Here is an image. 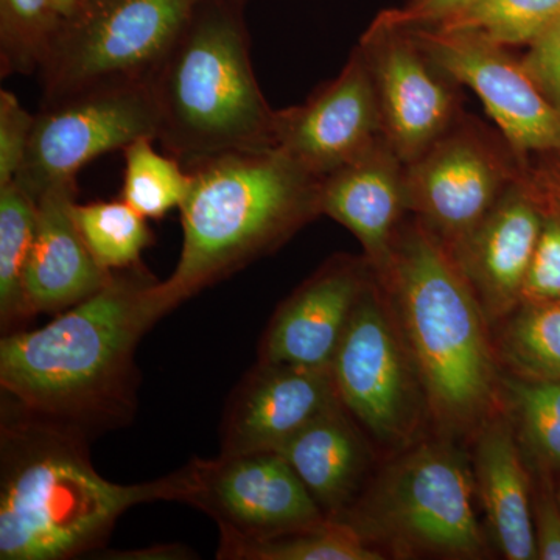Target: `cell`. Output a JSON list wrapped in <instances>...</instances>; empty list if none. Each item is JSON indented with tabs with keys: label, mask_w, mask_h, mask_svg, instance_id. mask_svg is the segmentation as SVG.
I'll return each instance as SVG.
<instances>
[{
	"label": "cell",
	"mask_w": 560,
	"mask_h": 560,
	"mask_svg": "<svg viewBox=\"0 0 560 560\" xmlns=\"http://www.w3.org/2000/svg\"><path fill=\"white\" fill-rule=\"evenodd\" d=\"M160 282L138 264L38 330L0 341V388L24 410L84 431L128 425L138 408L136 349L172 312Z\"/></svg>",
	"instance_id": "1"
},
{
	"label": "cell",
	"mask_w": 560,
	"mask_h": 560,
	"mask_svg": "<svg viewBox=\"0 0 560 560\" xmlns=\"http://www.w3.org/2000/svg\"><path fill=\"white\" fill-rule=\"evenodd\" d=\"M90 434L2 396L0 559L65 560L102 548L136 504L180 501L183 470L117 485L92 464Z\"/></svg>",
	"instance_id": "2"
},
{
	"label": "cell",
	"mask_w": 560,
	"mask_h": 560,
	"mask_svg": "<svg viewBox=\"0 0 560 560\" xmlns=\"http://www.w3.org/2000/svg\"><path fill=\"white\" fill-rule=\"evenodd\" d=\"M442 438L475 434L501 410L492 326L458 261L416 217L375 268Z\"/></svg>",
	"instance_id": "3"
},
{
	"label": "cell",
	"mask_w": 560,
	"mask_h": 560,
	"mask_svg": "<svg viewBox=\"0 0 560 560\" xmlns=\"http://www.w3.org/2000/svg\"><path fill=\"white\" fill-rule=\"evenodd\" d=\"M183 248L161 280L171 308L280 246L320 217L319 176L278 149L243 150L187 165Z\"/></svg>",
	"instance_id": "4"
},
{
	"label": "cell",
	"mask_w": 560,
	"mask_h": 560,
	"mask_svg": "<svg viewBox=\"0 0 560 560\" xmlns=\"http://www.w3.org/2000/svg\"><path fill=\"white\" fill-rule=\"evenodd\" d=\"M165 153L184 165L232 153L275 149L276 113L250 61L241 11L202 0L150 80Z\"/></svg>",
	"instance_id": "5"
},
{
	"label": "cell",
	"mask_w": 560,
	"mask_h": 560,
	"mask_svg": "<svg viewBox=\"0 0 560 560\" xmlns=\"http://www.w3.org/2000/svg\"><path fill=\"white\" fill-rule=\"evenodd\" d=\"M474 467L451 442H416L366 482L338 521L394 558L482 559Z\"/></svg>",
	"instance_id": "6"
},
{
	"label": "cell",
	"mask_w": 560,
	"mask_h": 560,
	"mask_svg": "<svg viewBox=\"0 0 560 560\" xmlns=\"http://www.w3.org/2000/svg\"><path fill=\"white\" fill-rule=\"evenodd\" d=\"M202 0H81L39 69L43 105L101 84L150 81Z\"/></svg>",
	"instance_id": "7"
},
{
	"label": "cell",
	"mask_w": 560,
	"mask_h": 560,
	"mask_svg": "<svg viewBox=\"0 0 560 560\" xmlns=\"http://www.w3.org/2000/svg\"><path fill=\"white\" fill-rule=\"evenodd\" d=\"M338 399L375 444L400 452L430 419L425 390L374 271L330 363Z\"/></svg>",
	"instance_id": "8"
},
{
	"label": "cell",
	"mask_w": 560,
	"mask_h": 560,
	"mask_svg": "<svg viewBox=\"0 0 560 560\" xmlns=\"http://www.w3.org/2000/svg\"><path fill=\"white\" fill-rule=\"evenodd\" d=\"M529 167L530 158L499 128L463 110L436 142L408 162V209L455 254Z\"/></svg>",
	"instance_id": "9"
},
{
	"label": "cell",
	"mask_w": 560,
	"mask_h": 560,
	"mask_svg": "<svg viewBox=\"0 0 560 560\" xmlns=\"http://www.w3.org/2000/svg\"><path fill=\"white\" fill-rule=\"evenodd\" d=\"M160 113L150 81L101 84L40 106L16 180L35 200L55 184L136 140L160 136Z\"/></svg>",
	"instance_id": "10"
},
{
	"label": "cell",
	"mask_w": 560,
	"mask_h": 560,
	"mask_svg": "<svg viewBox=\"0 0 560 560\" xmlns=\"http://www.w3.org/2000/svg\"><path fill=\"white\" fill-rule=\"evenodd\" d=\"M357 47L374 83L383 138L408 164L458 119L463 86L431 60L410 25L390 10L377 14Z\"/></svg>",
	"instance_id": "11"
},
{
	"label": "cell",
	"mask_w": 560,
	"mask_h": 560,
	"mask_svg": "<svg viewBox=\"0 0 560 560\" xmlns=\"http://www.w3.org/2000/svg\"><path fill=\"white\" fill-rule=\"evenodd\" d=\"M180 470V503L208 514L223 536L261 539L327 521L278 452L194 458Z\"/></svg>",
	"instance_id": "12"
},
{
	"label": "cell",
	"mask_w": 560,
	"mask_h": 560,
	"mask_svg": "<svg viewBox=\"0 0 560 560\" xmlns=\"http://www.w3.org/2000/svg\"><path fill=\"white\" fill-rule=\"evenodd\" d=\"M407 25L431 60L478 95L490 119L518 153L528 158L560 153L559 110L506 47L474 33Z\"/></svg>",
	"instance_id": "13"
},
{
	"label": "cell",
	"mask_w": 560,
	"mask_h": 560,
	"mask_svg": "<svg viewBox=\"0 0 560 560\" xmlns=\"http://www.w3.org/2000/svg\"><path fill=\"white\" fill-rule=\"evenodd\" d=\"M381 109L359 47L304 103L276 113L275 149L324 178L382 138Z\"/></svg>",
	"instance_id": "14"
},
{
	"label": "cell",
	"mask_w": 560,
	"mask_h": 560,
	"mask_svg": "<svg viewBox=\"0 0 560 560\" xmlns=\"http://www.w3.org/2000/svg\"><path fill=\"white\" fill-rule=\"evenodd\" d=\"M330 368L257 361L232 390L220 425V455L278 452L334 405Z\"/></svg>",
	"instance_id": "15"
},
{
	"label": "cell",
	"mask_w": 560,
	"mask_h": 560,
	"mask_svg": "<svg viewBox=\"0 0 560 560\" xmlns=\"http://www.w3.org/2000/svg\"><path fill=\"white\" fill-rule=\"evenodd\" d=\"M371 272L364 256L329 257L279 305L261 337L257 361L330 368Z\"/></svg>",
	"instance_id": "16"
},
{
	"label": "cell",
	"mask_w": 560,
	"mask_h": 560,
	"mask_svg": "<svg viewBox=\"0 0 560 560\" xmlns=\"http://www.w3.org/2000/svg\"><path fill=\"white\" fill-rule=\"evenodd\" d=\"M540 228L539 191L530 165L453 254L492 329L522 304Z\"/></svg>",
	"instance_id": "17"
},
{
	"label": "cell",
	"mask_w": 560,
	"mask_h": 560,
	"mask_svg": "<svg viewBox=\"0 0 560 560\" xmlns=\"http://www.w3.org/2000/svg\"><path fill=\"white\" fill-rule=\"evenodd\" d=\"M77 180L55 184L36 200L38 221L24 275L31 316L58 315L113 278L88 248L75 220Z\"/></svg>",
	"instance_id": "18"
},
{
	"label": "cell",
	"mask_w": 560,
	"mask_h": 560,
	"mask_svg": "<svg viewBox=\"0 0 560 560\" xmlns=\"http://www.w3.org/2000/svg\"><path fill=\"white\" fill-rule=\"evenodd\" d=\"M320 215L355 235L372 270L388 257L408 209L407 164L382 138L360 158L320 179Z\"/></svg>",
	"instance_id": "19"
},
{
	"label": "cell",
	"mask_w": 560,
	"mask_h": 560,
	"mask_svg": "<svg viewBox=\"0 0 560 560\" xmlns=\"http://www.w3.org/2000/svg\"><path fill=\"white\" fill-rule=\"evenodd\" d=\"M474 436L471 467L490 537L506 559H537L529 475L510 416L501 408Z\"/></svg>",
	"instance_id": "20"
},
{
	"label": "cell",
	"mask_w": 560,
	"mask_h": 560,
	"mask_svg": "<svg viewBox=\"0 0 560 560\" xmlns=\"http://www.w3.org/2000/svg\"><path fill=\"white\" fill-rule=\"evenodd\" d=\"M278 453L330 521L341 518L370 481V438L341 401L298 431Z\"/></svg>",
	"instance_id": "21"
},
{
	"label": "cell",
	"mask_w": 560,
	"mask_h": 560,
	"mask_svg": "<svg viewBox=\"0 0 560 560\" xmlns=\"http://www.w3.org/2000/svg\"><path fill=\"white\" fill-rule=\"evenodd\" d=\"M493 340L500 370L529 382H560V301L522 302Z\"/></svg>",
	"instance_id": "22"
},
{
	"label": "cell",
	"mask_w": 560,
	"mask_h": 560,
	"mask_svg": "<svg viewBox=\"0 0 560 560\" xmlns=\"http://www.w3.org/2000/svg\"><path fill=\"white\" fill-rule=\"evenodd\" d=\"M217 558L221 560H382L386 556L375 550L352 526L341 521H324L279 536L261 539L220 534Z\"/></svg>",
	"instance_id": "23"
},
{
	"label": "cell",
	"mask_w": 560,
	"mask_h": 560,
	"mask_svg": "<svg viewBox=\"0 0 560 560\" xmlns=\"http://www.w3.org/2000/svg\"><path fill=\"white\" fill-rule=\"evenodd\" d=\"M38 202L16 180L0 186V324L3 335L32 319L24 275L35 238Z\"/></svg>",
	"instance_id": "24"
},
{
	"label": "cell",
	"mask_w": 560,
	"mask_h": 560,
	"mask_svg": "<svg viewBox=\"0 0 560 560\" xmlns=\"http://www.w3.org/2000/svg\"><path fill=\"white\" fill-rule=\"evenodd\" d=\"M154 139L136 140L121 151L125 158L121 200L140 215L162 219L179 209L190 190L191 176L186 165L172 154H162Z\"/></svg>",
	"instance_id": "25"
},
{
	"label": "cell",
	"mask_w": 560,
	"mask_h": 560,
	"mask_svg": "<svg viewBox=\"0 0 560 560\" xmlns=\"http://www.w3.org/2000/svg\"><path fill=\"white\" fill-rule=\"evenodd\" d=\"M560 16V0H477L434 27L466 32L497 46H529Z\"/></svg>",
	"instance_id": "26"
},
{
	"label": "cell",
	"mask_w": 560,
	"mask_h": 560,
	"mask_svg": "<svg viewBox=\"0 0 560 560\" xmlns=\"http://www.w3.org/2000/svg\"><path fill=\"white\" fill-rule=\"evenodd\" d=\"M75 220L92 256L110 272L140 264L153 242L145 217L124 200L75 205Z\"/></svg>",
	"instance_id": "27"
},
{
	"label": "cell",
	"mask_w": 560,
	"mask_h": 560,
	"mask_svg": "<svg viewBox=\"0 0 560 560\" xmlns=\"http://www.w3.org/2000/svg\"><path fill=\"white\" fill-rule=\"evenodd\" d=\"M501 396L526 452L544 467H560V382L503 377Z\"/></svg>",
	"instance_id": "28"
},
{
	"label": "cell",
	"mask_w": 560,
	"mask_h": 560,
	"mask_svg": "<svg viewBox=\"0 0 560 560\" xmlns=\"http://www.w3.org/2000/svg\"><path fill=\"white\" fill-rule=\"evenodd\" d=\"M62 18L54 0H0V73L39 72Z\"/></svg>",
	"instance_id": "29"
},
{
	"label": "cell",
	"mask_w": 560,
	"mask_h": 560,
	"mask_svg": "<svg viewBox=\"0 0 560 560\" xmlns=\"http://www.w3.org/2000/svg\"><path fill=\"white\" fill-rule=\"evenodd\" d=\"M533 165V164H530ZM541 209V228L522 302L560 301V198L534 173Z\"/></svg>",
	"instance_id": "30"
},
{
	"label": "cell",
	"mask_w": 560,
	"mask_h": 560,
	"mask_svg": "<svg viewBox=\"0 0 560 560\" xmlns=\"http://www.w3.org/2000/svg\"><path fill=\"white\" fill-rule=\"evenodd\" d=\"M35 116L22 106L13 92L0 91V186L20 175L31 145Z\"/></svg>",
	"instance_id": "31"
},
{
	"label": "cell",
	"mask_w": 560,
	"mask_h": 560,
	"mask_svg": "<svg viewBox=\"0 0 560 560\" xmlns=\"http://www.w3.org/2000/svg\"><path fill=\"white\" fill-rule=\"evenodd\" d=\"M521 61L544 97L560 113V16L529 44Z\"/></svg>",
	"instance_id": "32"
},
{
	"label": "cell",
	"mask_w": 560,
	"mask_h": 560,
	"mask_svg": "<svg viewBox=\"0 0 560 560\" xmlns=\"http://www.w3.org/2000/svg\"><path fill=\"white\" fill-rule=\"evenodd\" d=\"M533 514L537 559L560 560V504L544 478L539 481Z\"/></svg>",
	"instance_id": "33"
},
{
	"label": "cell",
	"mask_w": 560,
	"mask_h": 560,
	"mask_svg": "<svg viewBox=\"0 0 560 560\" xmlns=\"http://www.w3.org/2000/svg\"><path fill=\"white\" fill-rule=\"evenodd\" d=\"M477 0H408L397 9H389L400 22L411 25H433L467 9Z\"/></svg>",
	"instance_id": "34"
},
{
	"label": "cell",
	"mask_w": 560,
	"mask_h": 560,
	"mask_svg": "<svg viewBox=\"0 0 560 560\" xmlns=\"http://www.w3.org/2000/svg\"><path fill=\"white\" fill-rule=\"evenodd\" d=\"M539 162L533 164L537 178L560 198V153L539 154Z\"/></svg>",
	"instance_id": "35"
},
{
	"label": "cell",
	"mask_w": 560,
	"mask_h": 560,
	"mask_svg": "<svg viewBox=\"0 0 560 560\" xmlns=\"http://www.w3.org/2000/svg\"><path fill=\"white\" fill-rule=\"evenodd\" d=\"M55 9L61 14L62 20L65 18L72 16L79 9L80 0H54Z\"/></svg>",
	"instance_id": "36"
},
{
	"label": "cell",
	"mask_w": 560,
	"mask_h": 560,
	"mask_svg": "<svg viewBox=\"0 0 560 560\" xmlns=\"http://www.w3.org/2000/svg\"><path fill=\"white\" fill-rule=\"evenodd\" d=\"M558 500H559V504H560V490H559V495H558Z\"/></svg>",
	"instance_id": "37"
},
{
	"label": "cell",
	"mask_w": 560,
	"mask_h": 560,
	"mask_svg": "<svg viewBox=\"0 0 560 560\" xmlns=\"http://www.w3.org/2000/svg\"><path fill=\"white\" fill-rule=\"evenodd\" d=\"M80 2H81V0H80Z\"/></svg>",
	"instance_id": "38"
}]
</instances>
